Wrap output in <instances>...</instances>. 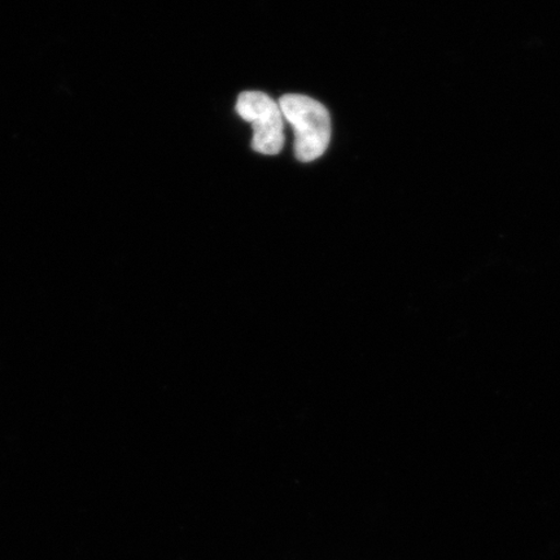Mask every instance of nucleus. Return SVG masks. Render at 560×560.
I'll use <instances>...</instances> for the list:
<instances>
[{
  "label": "nucleus",
  "mask_w": 560,
  "mask_h": 560,
  "mask_svg": "<svg viewBox=\"0 0 560 560\" xmlns=\"http://www.w3.org/2000/svg\"><path fill=\"white\" fill-rule=\"evenodd\" d=\"M279 108L295 132V155L301 163H312L327 150L331 139V118L324 104L304 95H284Z\"/></svg>",
  "instance_id": "1"
},
{
  "label": "nucleus",
  "mask_w": 560,
  "mask_h": 560,
  "mask_svg": "<svg viewBox=\"0 0 560 560\" xmlns=\"http://www.w3.org/2000/svg\"><path fill=\"white\" fill-rule=\"evenodd\" d=\"M236 112L252 124V149L262 155L275 156L283 150L284 124L279 104L260 91H245L237 96Z\"/></svg>",
  "instance_id": "2"
}]
</instances>
